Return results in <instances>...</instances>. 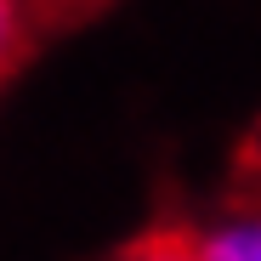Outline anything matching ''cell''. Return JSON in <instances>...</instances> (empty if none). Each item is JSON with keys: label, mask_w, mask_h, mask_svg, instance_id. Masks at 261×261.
Segmentation results:
<instances>
[{"label": "cell", "mask_w": 261, "mask_h": 261, "mask_svg": "<svg viewBox=\"0 0 261 261\" xmlns=\"http://www.w3.org/2000/svg\"><path fill=\"white\" fill-rule=\"evenodd\" d=\"M114 261H204V233L176 227V222H159V227L137 233Z\"/></svg>", "instance_id": "1"}, {"label": "cell", "mask_w": 261, "mask_h": 261, "mask_svg": "<svg viewBox=\"0 0 261 261\" xmlns=\"http://www.w3.org/2000/svg\"><path fill=\"white\" fill-rule=\"evenodd\" d=\"M204 261H261V204L216 222L204 233Z\"/></svg>", "instance_id": "2"}]
</instances>
